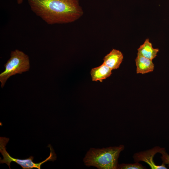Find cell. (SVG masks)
Instances as JSON below:
<instances>
[{
    "instance_id": "obj_1",
    "label": "cell",
    "mask_w": 169,
    "mask_h": 169,
    "mask_svg": "<svg viewBox=\"0 0 169 169\" xmlns=\"http://www.w3.org/2000/svg\"><path fill=\"white\" fill-rule=\"evenodd\" d=\"M32 11L49 25L72 23L83 12L79 0H28Z\"/></svg>"
},
{
    "instance_id": "obj_2",
    "label": "cell",
    "mask_w": 169,
    "mask_h": 169,
    "mask_svg": "<svg viewBox=\"0 0 169 169\" xmlns=\"http://www.w3.org/2000/svg\"><path fill=\"white\" fill-rule=\"evenodd\" d=\"M125 146L123 145L102 148H90L86 153L83 161L88 167L99 169H117L118 159Z\"/></svg>"
},
{
    "instance_id": "obj_3",
    "label": "cell",
    "mask_w": 169,
    "mask_h": 169,
    "mask_svg": "<svg viewBox=\"0 0 169 169\" xmlns=\"http://www.w3.org/2000/svg\"><path fill=\"white\" fill-rule=\"evenodd\" d=\"M4 70L0 74L1 87L3 88L7 79L16 74H21L29 70V57L23 52L15 49L11 52L10 57L4 64Z\"/></svg>"
},
{
    "instance_id": "obj_4",
    "label": "cell",
    "mask_w": 169,
    "mask_h": 169,
    "mask_svg": "<svg viewBox=\"0 0 169 169\" xmlns=\"http://www.w3.org/2000/svg\"><path fill=\"white\" fill-rule=\"evenodd\" d=\"M9 141V138L0 137V152L3 155V159L0 160V163H6L10 169V164L12 161L16 162L21 166L23 169H31L33 168L41 169V165L48 161H54L56 159V154L52 148L49 146L50 153L49 156L44 161L38 163H34L33 160V157L30 156L28 158L25 159H20L15 158L11 157L6 150V146Z\"/></svg>"
},
{
    "instance_id": "obj_5",
    "label": "cell",
    "mask_w": 169,
    "mask_h": 169,
    "mask_svg": "<svg viewBox=\"0 0 169 169\" xmlns=\"http://www.w3.org/2000/svg\"><path fill=\"white\" fill-rule=\"evenodd\" d=\"M162 148L156 146L151 149L135 153L133 156L135 162L144 161L147 163L152 169H166L165 165L162 163L161 165H156L153 160L155 155L159 153Z\"/></svg>"
},
{
    "instance_id": "obj_6",
    "label": "cell",
    "mask_w": 169,
    "mask_h": 169,
    "mask_svg": "<svg viewBox=\"0 0 169 169\" xmlns=\"http://www.w3.org/2000/svg\"><path fill=\"white\" fill-rule=\"evenodd\" d=\"M123 56L120 51L113 49L104 58L103 63L112 70L118 69L122 63Z\"/></svg>"
},
{
    "instance_id": "obj_7",
    "label": "cell",
    "mask_w": 169,
    "mask_h": 169,
    "mask_svg": "<svg viewBox=\"0 0 169 169\" xmlns=\"http://www.w3.org/2000/svg\"><path fill=\"white\" fill-rule=\"evenodd\" d=\"M152 61L137 53L135 59L136 73L144 74L153 71L154 65Z\"/></svg>"
},
{
    "instance_id": "obj_8",
    "label": "cell",
    "mask_w": 169,
    "mask_h": 169,
    "mask_svg": "<svg viewBox=\"0 0 169 169\" xmlns=\"http://www.w3.org/2000/svg\"><path fill=\"white\" fill-rule=\"evenodd\" d=\"M112 70L104 64L99 66L92 69L90 71L92 80L93 81H100L102 82L110 76Z\"/></svg>"
},
{
    "instance_id": "obj_9",
    "label": "cell",
    "mask_w": 169,
    "mask_h": 169,
    "mask_svg": "<svg viewBox=\"0 0 169 169\" xmlns=\"http://www.w3.org/2000/svg\"><path fill=\"white\" fill-rule=\"evenodd\" d=\"M137 51L142 56L152 60L157 56L159 49L154 48L149 39L147 38L137 49Z\"/></svg>"
},
{
    "instance_id": "obj_10",
    "label": "cell",
    "mask_w": 169,
    "mask_h": 169,
    "mask_svg": "<svg viewBox=\"0 0 169 169\" xmlns=\"http://www.w3.org/2000/svg\"><path fill=\"white\" fill-rule=\"evenodd\" d=\"M138 162H136L134 163L125 164L122 163L119 164L118 169H146Z\"/></svg>"
},
{
    "instance_id": "obj_11",
    "label": "cell",
    "mask_w": 169,
    "mask_h": 169,
    "mask_svg": "<svg viewBox=\"0 0 169 169\" xmlns=\"http://www.w3.org/2000/svg\"><path fill=\"white\" fill-rule=\"evenodd\" d=\"M159 153L162 155L161 158L162 163L165 165L167 164L169 166V155L166 152L165 148H162Z\"/></svg>"
},
{
    "instance_id": "obj_12",
    "label": "cell",
    "mask_w": 169,
    "mask_h": 169,
    "mask_svg": "<svg viewBox=\"0 0 169 169\" xmlns=\"http://www.w3.org/2000/svg\"><path fill=\"white\" fill-rule=\"evenodd\" d=\"M23 0H16L18 4H20L22 3Z\"/></svg>"
}]
</instances>
